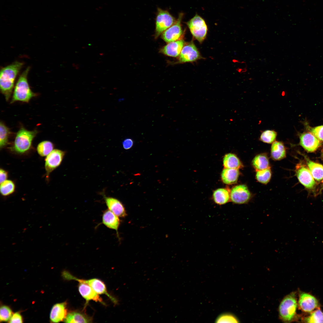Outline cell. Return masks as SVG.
<instances>
[{
  "mask_svg": "<svg viewBox=\"0 0 323 323\" xmlns=\"http://www.w3.org/2000/svg\"><path fill=\"white\" fill-rule=\"evenodd\" d=\"M78 289L80 294L86 300V302L92 300L99 302L103 305L105 304L99 294L89 285L83 283H79Z\"/></svg>",
  "mask_w": 323,
  "mask_h": 323,
  "instance_id": "15",
  "label": "cell"
},
{
  "mask_svg": "<svg viewBox=\"0 0 323 323\" xmlns=\"http://www.w3.org/2000/svg\"></svg>",
  "mask_w": 323,
  "mask_h": 323,
  "instance_id": "39",
  "label": "cell"
},
{
  "mask_svg": "<svg viewBox=\"0 0 323 323\" xmlns=\"http://www.w3.org/2000/svg\"><path fill=\"white\" fill-rule=\"evenodd\" d=\"M310 132L312 133L319 140L323 141V125L313 127H307Z\"/></svg>",
  "mask_w": 323,
  "mask_h": 323,
  "instance_id": "35",
  "label": "cell"
},
{
  "mask_svg": "<svg viewBox=\"0 0 323 323\" xmlns=\"http://www.w3.org/2000/svg\"><path fill=\"white\" fill-rule=\"evenodd\" d=\"M299 138L300 145L308 152L315 151L321 144L320 140L310 132L301 133Z\"/></svg>",
  "mask_w": 323,
  "mask_h": 323,
  "instance_id": "14",
  "label": "cell"
},
{
  "mask_svg": "<svg viewBox=\"0 0 323 323\" xmlns=\"http://www.w3.org/2000/svg\"><path fill=\"white\" fill-rule=\"evenodd\" d=\"M65 152L58 149H54L45 159V168L46 178L49 180L51 173L61 164Z\"/></svg>",
  "mask_w": 323,
  "mask_h": 323,
  "instance_id": "8",
  "label": "cell"
},
{
  "mask_svg": "<svg viewBox=\"0 0 323 323\" xmlns=\"http://www.w3.org/2000/svg\"><path fill=\"white\" fill-rule=\"evenodd\" d=\"M183 15V13H180L176 22L162 33V37L165 42L168 43L182 38L184 33L181 24Z\"/></svg>",
  "mask_w": 323,
  "mask_h": 323,
  "instance_id": "9",
  "label": "cell"
},
{
  "mask_svg": "<svg viewBox=\"0 0 323 323\" xmlns=\"http://www.w3.org/2000/svg\"><path fill=\"white\" fill-rule=\"evenodd\" d=\"M186 24L194 38L202 42L205 38L208 31L207 26L204 19L196 14Z\"/></svg>",
  "mask_w": 323,
  "mask_h": 323,
  "instance_id": "6",
  "label": "cell"
},
{
  "mask_svg": "<svg viewBox=\"0 0 323 323\" xmlns=\"http://www.w3.org/2000/svg\"><path fill=\"white\" fill-rule=\"evenodd\" d=\"M298 304L300 309L304 312H312L319 306L317 299L313 295L308 293L302 292L299 295Z\"/></svg>",
  "mask_w": 323,
  "mask_h": 323,
  "instance_id": "13",
  "label": "cell"
},
{
  "mask_svg": "<svg viewBox=\"0 0 323 323\" xmlns=\"http://www.w3.org/2000/svg\"><path fill=\"white\" fill-rule=\"evenodd\" d=\"M223 162V166L226 168L239 169L243 166L237 157L233 153H229L225 155Z\"/></svg>",
  "mask_w": 323,
  "mask_h": 323,
  "instance_id": "24",
  "label": "cell"
},
{
  "mask_svg": "<svg viewBox=\"0 0 323 323\" xmlns=\"http://www.w3.org/2000/svg\"><path fill=\"white\" fill-rule=\"evenodd\" d=\"M123 148L126 150L131 148L134 144L133 140L130 138H127L124 139L122 142Z\"/></svg>",
  "mask_w": 323,
  "mask_h": 323,
  "instance_id": "37",
  "label": "cell"
},
{
  "mask_svg": "<svg viewBox=\"0 0 323 323\" xmlns=\"http://www.w3.org/2000/svg\"><path fill=\"white\" fill-rule=\"evenodd\" d=\"M101 223L107 227L115 230L119 238L118 229L120 220L118 216L109 209L106 210L103 212Z\"/></svg>",
  "mask_w": 323,
  "mask_h": 323,
  "instance_id": "17",
  "label": "cell"
},
{
  "mask_svg": "<svg viewBox=\"0 0 323 323\" xmlns=\"http://www.w3.org/2000/svg\"><path fill=\"white\" fill-rule=\"evenodd\" d=\"M271 154L272 158L275 160H280L286 157V149L282 142L275 141L272 143Z\"/></svg>",
  "mask_w": 323,
  "mask_h": 323,
  "instance_id": "22",
  "label": "cell"
},
{
  "mask_svg": "<svg viewBox=\"0 0 323 323\" xmlns=\"http://www.w3.org/2000/svg\"><path fill=\"white\" fill-rule=\"evenodd\" d=\"M63 277L67 280H73L77 281L79 283H83L89 285L98 294L106 295L115 304H118V299L112 296L108 292L105 284L100 280L97 278H92L89 280L80 279L73 276L69 272L65 271L63 273Z\"/></svg>",
  "mask_w": 323,
  "mask_h": 323,
  "instance_id": "5",
  "label": "cell"
},
{
  "mask_svg": "<svg viewBox=\"0 0 323 323\" xmlns=\"http://www.w3.org/2000/svg\"><path fill=\"white\" fill-rule=\"evenodd\" d=\"M54 144L51 142L49 141H44L38 144L36 150L40 156L46 157L54 150Z\"/></svg>",
  "mask_w": 323,
  "mask_h": 323,
  "instance_id": "27",
  "label": "cell"
},
{
  "mask_svg": "<svg viewBox=\"0 0 323 323\" xmlns=\"http://www.w3.org/2000/svg\"><path fill=\"white\" fill-rule=\"evenodd\" d=\"M295 172L299 182L306 188L311 189L316 185L314 178L306 167L300 164L296 167Z\"/></svg>",
  "mask_w": 323,
  "mask_h": 323,
  "instance_id": "11",
  "label": "cell"
},
{
  "mask_svg": "<svg viewBox=\"0 0 323 323\" xmlns=\"http://www.w3.org/2000/svg\"><path fill=\"white\" fill-rule=\"evenodd\" d=\"M92 318L87 315L83 312L79 311H74L67 314L64 320L66 323H91Z\"/></svg>",
  "mask_w": 323,
  "mask_h": 323,
  "instance_id": "20",
  "label": "cell"
},
{
  "mask_svg": "<svg viewBox=\"0 0 323 323\" xmlns=\"http://www.w3.org/2000/svg\"><path fill=\"white\" fill-rule=\"evenodd\" d=\"M230 200L233 203L243 204L247 203L251 198V194L247 187L240 185L233 187L230 192Z\"/></svg>",
  "mask_w": 323,
  "mask_h": 323,
  "instance_id": "10",
  "label": "cell"
},
{
  "mask_svg": "<svg viewBox=\"0 0 323 323\" xmlns=\"http://www.w3.org/2000/svg\"><path fill=\"white\" fill-rule=\"evenodd\" d=\"M277 136V132L275 130H266L262 132L260 139L264 143L271 144L275 141Z\"/></svg>",
  "mask_w": 323,
  "mask_h": 323,
  "instance_id": "31",
  "label": "cell"
},
{
  "mask_svg": "<svg viewBox=\"0 0 323 323\" xmlns=\"http://www.w3.org/2000/svg\"><path fill=\"white\" fill-rule=\"evenodd\" d=\"M239 175L238 169L225 168L221 173V178L224 184L231 185L237 182Z\"/></svg>",
  "mask_w": 323,
  "mask_h": 323,
  "instance_id": "21",
  "label": "cell"
},
{
  "mask_svg": "<svg viewBox=\"0 0 323 323\" xmlns=\"http://www.w3.org/2000/svg\"><path fill=\"white\" fill-rule=\"evenodd\" d=\"M185 44L184 41L180 39L168 43L160 49V52L168 56L176 57L180 54Z\"/></svg>",
  "mask_w": 323,
  "mask_h": 323,
  "instance_id": "19",
  "label": "cell"
},
{
  "mask_svg": "<svg viewBox=\"0 0 323 323\" xmlns=\"http://www.w3.org/2000/svg\"><path fill=\"white\" fill-rule=\"evenodd\" d=\"M16 186L12 180L7 179L0 184V192L3 196H7L13 194L15 191Z\"/></svg>",
  "mask_w": 323,
  "mask_h": 323,
  "instance_id": "28",
  "label": "cell"
},
{
  "mask_svg": "<svg viewBox=\"0 0 323 323\" xmlns=\"http://www.w3.org/2000/svg\"><path fill=\"white\" fill-rule=\"evenodd\" d=\"M213 199L216 204L222 205L230 200V192L225 188H220L215 190L213 193Z\"/></svg>",
  "mask_w": 323,
  "mask_h": 323,
  "instance_id": "23",
  "label": "cell"
},
{
  "mask_svg": "<svg viewBox=\"0 0 323 323\" xmlns=\"http://www.w3.org/2000/svg\"><path fill=\"white\" fill-rule=\"evenodd\" d=\"M176 20L168 10L158 8L156 18L155 38H157L172 25Z\"/></svg>",
  "mask_w": 323,
  "mask_h": 323,
  "instance_id": "7",
  "label": "cell"
},
{
  "mask_svg": "<svg viewBox=\"0 0 323 323\" xmlns=\"http://www.w3.org/2000/svg\"><path fill=\"white\" fill-rule=\"evenodd\" d=\"M10 131L9 129L2 122L0 124V148L7 146L9 144V137Z\"/></svg>",
  "mask_w": 323,
  "mask_h": 323,
  "instance_id": "29",
  "label": "cell"
},
{
  "mask_svg": "<svg viewBox=\"0 0 323 323\" xmlns=\"http://www.w3.org/2000/svg\"><path fill=\"white\" fill-rule=\"evenodd\" d=\"M304 320L307 323H323V312L318 309L305 318Z\"/></svg>",
  "mask_w": 323,
  "mask_h": 323,
  "instance_id": "32",
  "label": "cell"
},
{
  "mask_svg": "<svg viewBox=\"0 0 323 323\" xmlns=\"http://www.w3.org/2000/svg\"><path fill=\"white\" fill-rule=\"evenodd\" d=\"M23 65L22 63L16 61L1 70L0 90L7 100L11 96L15 80Z\"/></svg>",
  "mask_w": 323,
  "mask_h": 323,
  "instance_id": "1",
  "label": "cell"
},
{
  "mask_svg": "<svg viewBox=\"0 0 323 323\" xmlns=\"http://www.w3.org/2000/svg\"><path fill=\"white\" fill-rule=\"evenodd\" d=\"M12 315V312L9 307L5 305H3L1 307L0 310L1 322H6L10 320Z\"/></svg>",
  "mask_w": 323,
  "mask_h": 323,
  "instance_id": "34",
  "label": "cell"
},
{
  "mask_svg": "<svg viewBox=\"0 0 323 323\" xmlns=\"http://www.w3.org/2000/svg\"><path fill=\"white\" fill-rule=\"evenodd\" d=\"M201 58L200 54L193 42H191L183 47L179 57L180 63L192 62Z\"/></svg>",
  "mask_w": 323,
  "mask_h": 323,
  "instance_id": "12",
  "label": "cell"
},
{
  "mask_svg": "<svg viewBox=\"0 0 323 323\" xmlns=\"http://www.w3.org/2000/svg\"><path fill=\"white\" fill-rule=\"evenodd\" d=\"M29 70L30 68L28 67L19 76L14 87L11 103L16 101L28 102L36 95L28 83L27 76Z\"/></svg>",
  "mask_w": 323,
  "mask_h": 323,
  "instance_id": "3",
  "label": "cell"
},
{
  "mask_svg": "<svg viewBox=\"0 0 323 323\" xmlns=\"http://www.w3.org/2000/svg\"><path fill=\"white\" fill-rule=\"evenodd\" d=\"M252 164L256 171L263 170L270 167L268 159L264 154L256 156L252 161Z\"/></svg>",
  "mask_w": 323,
  "mask_h": 323,
  "instance_id": "26",
  "label": "cell"
},
{
  "mask_svg": "<svg viewBox=\"0 0 323 323\" xmlns=\"http://www.w3.org/2000/svg\"><path fill=\"white\" fill-rule=\"evenodd\" d=\"M10 323H22V316L19 313L16 312L13 314L9 320Z\"/></svg>",
  "mask_w": 323,
  "mask_h": 323,
  "instance_id": "36",
  "label": "cell"
},
{
  "mask_svg": "<svg viewBox=\"0 0 323 323\" xmlns=\"http://www.w3.org/2000/svg\"><path fill=\"white\" fill-rule=\"evenodd\" d=\"M298 304L295 293L292 292L286 296L281 302L278 308L280 319L284 322H290L296 319Z\"/></svg>",
  "mask_w": 323,
  "mask_h": 323,
  "instance_id": "4",
  "label": "cell"
},
{
  "mask_svg": "<svg viewBox=\"0 0 323 323\" xmlns=\"http://www.w3.org/2000/svg\"><path fill=\"white\" fill-rule=\"evenodd\" d=\"M217 323H237L239 321L234 315L229 313H225L220 314L216 320Z\"/></svg>",
  "mask_w": 323,
  "mask_h": 323,
  "instance_id": "33",
  "label": "cell"
},
{
  "mask_svg": "<svg viewBox=\"0 0 323 323\" xmlns=\"http://www.w3.org/2000/svg\"><path fill=\"white\" fill-rule=\"evenodd\" d=\"M67 303L64 302L54 304L50 314V319L53 322H58L64 320L67 313Z\"/></svg>",
  "mask_w": 323,
  "mask_h": 323,
  "instance_id": "18",
  "label": "cell"
},
{
  "mask_svg": "<svg viewBox=\"0 0 323 323\" xmlns=\"http://www.w3.org/2000/svg\"><path fill=\"white\" fill-rule=\"evenodd\" d=\"M37 132L36 130L29 131L22 127L16 134L14 142L10 148V150L15 154L20 155L28 152Z\"/></svg>",
  "mask_w": 323,
  "mask_h": 323,
  "instance_id": "2",
  "label": "cell"
},
{
  "mask_svg": "<svg viewBox=\"0 0 323 323\" xmlns=\"http://www.w3.org/2000/svg\"><path fill=\"white\" fill-rule=\"evenodd\" d=\"M307 164L312 175L316 180H323V166L310 160H307Z\"/></svg>",
  "mask_w": 323,
  "mask_h": 323,
  "instance_id": "25",
  "label": "cell"
},
{
  "mask_svg": "<svg viewBox=\"0 0 323 323\" xmlns=\"http://www.w3.org/2000/svg\"><path fill=\"white\" fill-rule=\"evenodd\" d=\"M8 177V173L3 168L0 169V184L7 179Z\"/></svg>",
  "mask_w": 323,
  "mask_h": 323,
  "instance_id": "38",
  "label": "cell"
},
{
  "mask_svg": "<svg viewBox=\"0 0 323 323\" xmlns=\"http://www.w3.org/2000/svg\"><path fill=\"white\" fill-rule=\"evenodd\" d=\"M256 171V177L259 182L263 184H266L269 182L271 176L270 167Z\"/></svg>",
  "mask_w": 323,
  "mask_h": 323,
  "instance_id": "30",
  "label": "cell"
},
{
  "mask_svg": "<svg viewBox=\"0 0 323 323\" xmlns=\"http://www.w3.org/2000/svg\"><path fill=\"white\" fill-rule=\"evenodd\" d=\"M104 199L108 209L118 217H124L127 215L124 205L118 199L113 197L105 196Z\"/></svg>",
  "mask_w": 323,
  "mask_h": 323,
  "instance_id": "16",
  "label": "cell"
}]
</instances>
